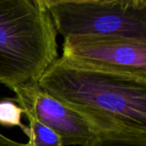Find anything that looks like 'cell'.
<instances>
[{"label":"cell","instance_id":"52a82bcc","mask_svg":"<svg viewBox=\"0 0 146 146\" xmlns=\"http://www.w3.org/2000/svg\"><path fill=\"white\" fill-rule=\"evenodd\" d=\"M86 146H146V136L122 133H104Z\"/></svg>","mask_w":146,"mask_h":146},{"label":"cell","instance_id":"ba28073f","mask_svg":"<svg viewBox=\"0 0 146 146\" xmlns=\"http://www.w3.org/2000/svg\"><path fill=\"white\" fill-rule=\"evenodd\" d=\"M23 110L14 98L0 100V125L3 127H19L21 130L25 125L21 123Z\"/></svg>","mask_w":146,"mask_h":146},{"label":"cell","instance_id":"6da1fadb","mask_svg":"<svg viewBox=\"0 0 146 146\" xmlns=\"http://www.w3.org/2000/svg\"><path fill=\"white\" fill-rule=\"evenodd\" d=\"M38 84L102 133L146 136V79L82 68L60 57Z\"/></svg>","mask_w":146,"mask_h":146},{"label":"cell","instance_id":"9c48e42d","mask_svg":"<svg viewBox=\"0 0 146 146\" xmlns=\"http://www.w3.org/2000/svg\"><path fill=\"white\" fill-rule=\"evenodd\" d=\"M0 146H30L28 143L27 144H22V143H19L16 141H14L7 137H5L4 135H3L0 133Z\"/></svg>","mask_w":146,"mask_h":146},{"label":"cell","instance_id":"3957f363","mask_svg":"<svg viewBox=\"0 0 146 146\" xmlns=\"http://www.w3.org/2000/svg\"><path fill=\"white\" fill-rule=\"evenodd\" d=\"M56 32L146 43L145 0H43Z\"/></svg>","mask_w":146,"mask_h":146},{"label":"cell","instance_id":"277c9868","mask_svg":"<svg viewBox=\"0 0 146 146\" xmlns=\"http://www.w3.org/2000/svg\"><path fill=\"white\" fill-rule=\"evenodd\" d=\"M61 57L75 66L146 79V43L106 36L68 37Z\"/></svg>","mask_w":146,"mask_h":146},{"label":"cell","instance_id":"5b68a950","mask_svg":"<svg viewBox=\"0 0 146 146\" xmlns=\"http://www.w3.org/2000/svg\"><path fill=\"white\" fill-rule=\"evenodd\" d=\"M16 104L25 115H31L55 132L62 146H86L104 134L87 119L45 92L38 82L21 86L13 90Z\"/></svg>","mask_w":146,"mask_h":146},{"label":"cell","instance_id":"8992f818","mask_svg":"<svg viewBox=\"0 0 146 146\" xmlns=\"http://www.w3.org/2000/svg\"><path fill=\"white\" fill-rule=\"evenodd\" d=\"M29 126L21 130L28 137L30 146H62L60 137L31 115H26Z\"/></svg>","mask_w":146,"mask_h":146},{"label":"cell","instance_id":"7a4b0ae2","mask_svg":"<svg viewBox=\"0 0 146 146\" xmlns=\"http://www.w3.org/2000/svg\"><path fill=\"white\" fill-rule=\"evenodd\" d=\"M56 35L43 0H0V83L38 82L58 58Z\"/></svg>","mask_w":146,"mask_h":146}]
</instances>
